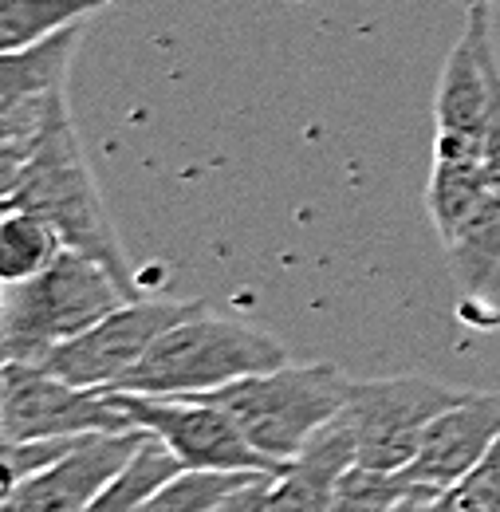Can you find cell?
<instances>
[{
	"mask_svg": "<svg viewBox=\"0 0 500 512\" xmlns=\"http://www.w3.org/2000/svg\"><path fill=\"white\" fill-rule=\"evenodd\" d=\"M453 268L469 292H481L500 272V190H493L481 209L445 241Z\"/></svg>",
	"mask_w": 500,
	"mask_h": 512,
	"instance_id": "cell-18",
	"label": "cell"
},
{
	"mask_svg": "<svg viewBox=\"0 0 500 512\" xmlns=\"http://www.w3.org/2000/svg\"><path fill=\"white\" fill-rule=\"evenodd\" d=\"M8 209L36 213V217L52 221L63 233L67 249H79V253L103 260L130 288L126 256L115 241V229L107 221V209L99 201L95 178L87 170V158L79 150V138H75L67 115H60L48 127L40 146L32 150V158L4 186V213Z\"/></svg>",
	"mask_w": 500,
	"mask_h": 512,
	"instance_id": "cell-3",
	"label": "cell"
},
{
	"mask_svg": "<svg viewBox=\"0 0 500 512\" xmlns=\"http://www.w3.org/2000/svg\"><path fill=\"white\" fill-rule=\"evenodd\" d=\"M87 32V20L67 24L60 32L16 48V52H0V111L32 99V95H48V91H63L67 87V64L79 48Z\"/></svg>",
	"mask_w": 500,
	"mask_h": 512,
	"instance_id": "cell-13",
	"label": "cell"
},
{
	"mask_svg": "<svg viewBox=\"0 0 500 512\" xmlns=\"http://www.w3.org/2000/svg\"><path fill=\"white\" fill-rule=\"evenodd\" d=\"M347 394L351 379L335 363H308V367L280 363L272 371H260L193 398L217 402L221 410L233 414V422L260 453L288 461L312 442V434L343 414Z\"/></svg>",
	"mask_w": 500,
	"mask_h": 512,
	"instance_id": "cell-4",
	"label": "cell"
},
{
	"mask_svg": "<svg viewBox=\"0 0 500 512\" xmlns=\"http://www.w3.org/2000/svg\"><path fill=\"white\" fill-rule=\"evenodd\" d=\"M201 300L189 304H170V300H150V304H123L111 316L87 327L83 335L60 343L44 363V371L60 375L63 383L87 386V390H107L123 379L126 371L154 347V339L162 331H170L174 323L201 312Z\"/></svg>",
	"mask_w": 500,
	"mask_h": 512,
	"instance_id": "cell-8",
	"label": "cell"
},
{
	"mask_svg": "<svg viewBox=\"0 0 500 512\" xmlns=\"http://www.w3.org/2000/svg\"><path fill=\"white\" fill-rule=\"evenodd\" d=\"M497 190L485 158H434V174H430V217L441 241H449L477 209L489 193Z\"/></svg>",
	"mask_w": 500,
	"mask_h": 512,
	"instance_id": "cell-14",
	"label": "cell"
},
{
	"mask_svg": "<svg viewBox=\"0 0 500 512\" xmlns=\"http://www.w3.org/2000/svg\"><path fill=\"white\" fill-rule=\"evenodd\" d=\"M489 8L473 4L461 40L453 44L449 60L441 67L438 83V138L465 142L485 150V123H489V64L497 56L489 32Z\"/></svg>",
	"mask_w": 500,
	"mask_h": 512,
	"instance_id": "cell-11",
	"label": "cell"
},
{
	"mask_svg": "<svg viewBox=\"0 0 500 512\" xmlns=\"http://www.w3.org/2000/svg\"><path fill=\"white\" fill-rule=\"evenodd\" d=\"M272 477H276V473H256L241 489H233V493L217 505V512H284L280 509V497H276Z\"/></svg>",
	"mask_w": 500,
	"mask_h": 512,
	"instance_id": "cell-23",
	"label": "cell"
},
{
	"mask_svg": "<svg viewBox=\"0 0 500 512\" xmlns=\"http://www.w3.org/2000/svg\"><path fill=\"white\" fill-rule=\"evenodd\" d=\"M473 4H493V0H465V8H473Z\"/></svg>",
	"mask_w": 500,
	"mask_h": 512,
	"instance_id": "cell-26",
	"label": "cell"
},
{
	"mask_svg": "<svg viewBox=\"0 0 500 512\" xmlns=\"http://www.w3.org/2000/svg\"><path fill=\"white\" fill-rule=\"evenodd\" d=\"M500 438V394H465L461 402H453L449 410H441L438 418L426 426L422 446L414 453V461L402 469L410 477V485L418 489H434L445 493L453 489L469 469L481 465V457L493 449Z\"/></svg>",
	"mask_w": 500,
	"mask_h": 512,
	"instance_id": "cell-10",
	"label": "cell"
},
{
	"mask_svg": "<svg viewBox=\"0 0 500 512\" xmlns=\"http://www.w3.org/2000/svg\"><path fill=\"white\" fill-rule=\"evenodd\" d=\"M359 465V449H355V430L351 418L339 414L331 418L312 442L300 449L296 457L284 461V469L272 477L280 509L284 512H327L339 481L347 477V469Z\"/></svg>",
	"mask_w": 500,
	"mask_h": 512,
	"instance_id": "cell-12",
	"label": "cell"
},
{
	"mask_svg": "<svg viewBox=\"0 0 500 512\" xmlns=\"http://www.w3.org/2000/svg\"><path fill=\"white\" fill-rule=\"evenodd\" d=\"M288 363L284 347L264 331L237 320L209 316L205 308L174 323L154 339V347L107 390L154 394V398H193L249 379Z\"/></svg>",
	"mask_w": 500,
	"mask_h": 512,
	"instance_id": "cell-1",
	"label": "cell"
},
{
	"mask_svg": "<svg viewBox=\"0 0 500 512\" xmlns=\"http://www.w3.org/2000/svg\"><path fill=\"white\" fill-rule=\"evenodd\" d=\"M0 438H75V434H119L138 430L123 406L107 390L63 383L60 375L36 363H4L0 383Z\"/></svg>",
	"mask_w": 500,
	"mask_h": 512,
	"instance_id": "cell-6",
	"label": "cell"
},
{
	"mask_svg": "<svg viewBox=\"0 0 500 512\" xmlns=\"http://www.w3.org/2000/svg\"><path fill=\"white\" fill-rule=\"evenodd\" d=\"M485 170L500 190V60L489 64V123H485Z\"/></svg>",
	"mask_w": 500,
	"mask_h": 512,
	"instance_id": "cell-24",
	"label": "cell"
},
{
	"mask_svg": "<svg viewBox=\"0 0 500 512\" xmlns=\"http://www.w3.org/2000/svg\"><path fill=\"white\" fill-rule=\"evenodd\" d=\"M410 493H418V485H410V477L402 469L386 473V469L351 465L347 477L339 481L327 512H390L398 509Z\"/></svg>",
	"mask_w": 500,
	"mask_h": 512,
	"instance_id": "cell-20",
	"label": "cell"
},
{
	"mask_svg": "<svg viewBox=\"0 0 500 512\" xmlns=\"http://www.w3.org/2000/svg\"><path fill=\"white\" fill-rule=\"evenodd\" d=\"M465 394L469 390L434 383V379H422V375L351 383L343 414L351 418V430H355L359 465L386 469V473L406 469L414 461L418 446H422L426 426L438 418L441 410L461 402Z\"/></svg>",
	"mask_w": 500,
	"mask_h": 512,
	"instance_id": "cell-5",
	"label": "cell"
},
{
	"mask_svg": "<svg viewBox=\"0 0 500 512\" xmlns=\"http://www.w3.org/2000/svg\"><path fill=\"white\" fill-rule=\"evenodd\" d=\"M252 477L256 473L233 469H182L142 505V512H217V505Z\"/></svg>",
	"mask_w": 500,
	"mask_h": 512,
	"instance_id": "cell-19",
	"label": "cell"
},
{
	"mask_svg": "<svg viewBox=\"0 0 500 512\" xmlns=\"http://www.w3.org/2000/svg\"><path fill=\"white\" fill-rule=\"evenodd\" d=\"M126 304V284L95 256L63 249L44 272L4 284V359L44 363L60 343Z\"/></svg>",
	"mask_w": 500,
	"mask_h": 512,
	"instance_id": "cell-2",
	"label": "cell"
},
{
	"mask_svg": "<svg viewBox=\"0 0 500 512\" xmlns=\"http://www.w3.org/2000/svg\"><path fill=\"white\" fill-rule=\"evenodd\" d=\"M63 249H67V241L52 221H44L36 213H20V209L4 213V221H0V276H4V284H20V280L44 272Z\"/></svg>",
	"mask_w": 500,
	"mask_h": 512,
	"instance_id": "cell-16",
	"label": "cell"
},
{
	"mask_svg": "<svg viewBox=\"0 0 500 512\" xmlns=\"http://www.w3.org/2000/svg\"><path fill=\"white\" fill-rule=\"evenodd\" d=\"M434 512H500V438L453 489H445Z\"/></svg>",
	"mask_w": 500,
	"mask_h": 512,
	"instance_id": "cell-21",
	"label": "cell"
},
{
	"mask_svg": "<svg viewBox=\"0 0 500 512\" xmlns=\"http://www.w3.org/2000/svg\"><path fill=\"white\" fill-rule=\"evenodd\" d=\"M119 0H0V52L28 48Z\"/></svg>",
	"mask_w": 500,
	"mask_h": 512,
	"instance_id": "cell-17",
	"label": "cell"
},
{
	"mask_svg": "<svg viewBox=\"0 0 500 512\" xmlns=\"http://www.w3.org/2000/svg\"><path fill=\"white\" fill-rule=\"evenodd\" d=\"M138 430L158 434L178 453L186 469H233V473H280L284 461L260 453L245 438V430L233 422L229 410L205 398H154V394H130L107 390Z\"/></svg>",
	"mask_w": 500,
	"mask_h": 512,
	"instance_id": "cell-7",
	"label": "cell"
},
{
	"mask_svg": "<svg viewBox=\"0 0 500 512\" xmlns=\"http://www.w3.org/2000/svg\"><path fill=\"white\" fill-rule=\"evenodd\" d=\"M87 434H75V438H32V442H4V489L20 485L24 477L32 473H44L48 465L63 461L71 449L79 446Z\"/></svg>",
	"mask_w": 500,
	"mask_h": 512,
	"instance_id": "cell-22",
	"label": "cell"
},
{
	"mask_svg": "<svg viewBox=\"0 0 500 512\" xmlns=\"http://www.w3.org/2000/svg\"><path fill=\"white\" fill-rule=\"evenodd\" d=\"M441 493H434V489H418V493H410L398 509H390V512H434V501H438Z\"/></svg>",
	"mask_w": 500,
	"mask_h": 512,
	"instance_id": "cell-25",
	"label": "cell"
},
{
	"mask_svg": "<svg viewBox=\"0 0 500 512\" xmlns=\"http://www.w3.org/2000/svg\"><path fill=\"white\" fill-rule=\"evenodd\" d=\"M186 465L178 461V453L166 446L158 434H150L138 453L126 461V469L87 505L83 512H142V505L170 481L178 477Z\"/></svg>",
	"mask_w": 500,
	"mask_h": 512,
	"instance_id": "cell-15",
	"label": "cell"
},
{
	"mask_svg": "<svg viewBox=\"0 0 500 512\" xmlns=\"http://www.w3.org/2000/svg\"><path fill=\"white\" fill-rule=\"evenodd\" d=\"M146 438L150 430L87 434L63 461L4 489L0 512H83L123 473L126 461L138 453Z\"/></svg>",
	"mask_w": 500,
	"mask_h": 512,
	"instance_id": "cell-9",
	"label": "cell"
}]
</instances>
